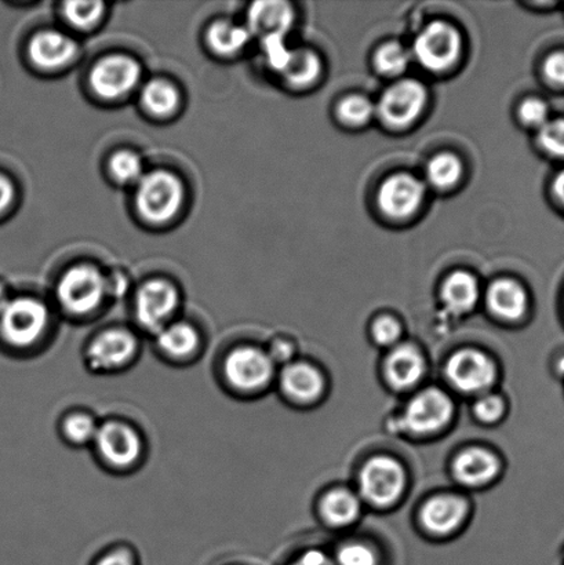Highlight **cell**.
<instances>
[{
    "label": "cell",
    "mask_w": 564,
    "mask_h": 565,
    "mask_svg": "<svg viewBox=\"0 0 564 565\" xmlns=\"http://www.w3.org/2000/svg\"><path fill=\"white\" fill-rule=\"evenodd\" d=\"M55 294L66 313L83 318L102 307L107 298L105 276L91 265H77L61 276Z\"/></svg>",
    "instance_id": "cell-3"
},
{
    "label": "cell",
    "mask_w": 564,
    "mask_h": 565,
    "mask_svg": "<svg viewBox=\"0 0 564 565\" xmlns=\"http://www.w3.org/2000/svg\"><path fill=\"white\" fill-rule=\"evenodd\" d=\"M425 186L411 174H395L383 182L379 191V206L392 218H407L422 206Z\"/></svg>",
    "instance_id": "cell-12"
},
{
    "label": "cell",
    "mask_w": 564,
    "mask_h": 565,
    "mask_svg": "<svg viewBox=\"0 0 564 565\" xmlns=\"http://www.w3.org/2000/svg\"><path fill=\"white\" fill-rule=\"evenodd\" d=\"M103 13L104 4L102 2H68L64 4L65 19L81 30H87L97 24Z\"/></svg>",
    "instance_id": "cell-32"
},
{
    "label": "cell",
    "mask_w": 564,
    "mask_h": 565,
    "mask_svg": "<svg viewBox=\"0 0 564 565\" xmlns=\"http://www.w3.org/2000/svg\"><path fill=\"white\" fill-rule=\"evenodd\" d=\"M141 79V66L127 55H108L99 60L91 72V86L98 97L116 99L125 97Z\"/></svg>",
    "instance_id": "cell-9"
},
{
    "label": "cell",
    "mask_w": 564,
    "mask_h": 565,
    "mask_svg": "<svg viewBox=\"0 0 564 565\" xmlns=\"http://www.w3.org/2000/svg\"><path fill=\"white\" fill-rule=\"evenodd\" d=\"M401 335V326L394 319L383 318L374 324V338L381 345L394 343Z\"/></svg>",
    "instance_id": "cell-40"
},
{
    "label": "cell",
    "mask_w": 564,
    "mask_h": 565,
    "mask_svg": "<svg viewBox=\"0 0 564 565\" xmlns=\"http://www.w3.org/2000/svg\"><path fill=\"white\" fill-rule=\"evenodd\" d=\"M462 39L455 26L436 21L425 26L414 41V57L429 71L449 68L460 57Z\"/></svg>",
    "instance_id": "cell-8"
},
{
    "label": "cell",
    "mask_w": 564,
    "mask_h": 565,
    "mask_svg": "<svg viewBox=\"0 0 564 565\" xmlns=\"http://www.w3.org/2000/svg\"><path fill=\"white\" fill-rule=\"evenodd\" d=\"M499 461L488 451L468 450L460 454L455 462V475L467 486L488 483L499 472Z\"/></svg>",
    "instance_id": "cell-21"
},
{
    "label": "cell",
    "mask_w": 564,
    "mask_h": 565,
    "mask_svg": "<svg viewBox=\"0 0 564 565\" xmlns=\"http://www.w3.org/2000/svg\"><path fill=\"white\" fill-rule=\"evenodd\" d=\"M109 171L116 181L125 185L138 184L146 175L141 158L131 151L115 153L109 160Z\"/></svg>",
    "instance_id": "cell-30"
},
{
    "label": "cell",
    "mask_w": 564,
    "mask_h": 565,
    "mask_svg": "<svg viewBox=\"0 0 564 565\" xmlns=\"http://www.w3.org/2000/svg\"><path fill=\"white\" fill-rule=\"evenodd\" d=\"M180 307V294L169 281L151 280L140 287L135 299V316L138 326L149 334H157L174 321Z\"/></svg>",
    "instance_id": "cell-7"
},
{
    "label": "cell",
    "mask_w": 564,
    "mask_h": 565,
    "mask_svg": "<svg viewBox=\"0 0 564 565\" xmlns=\"http://www.w3.org/2000/svg\"><path fill=\"white\" fill-rule=\"evenodd\" d=\"M320 71L322 65L317 54L309 50H296L290 53L289 60L280 72L291 85L308 86L318 79Z\"/></svg>",
    "instance_id": "cell-27"
},
{
    "label": "cell",
    "mask_w": 564,
    "mask_h": 565,
    "mask_svg": "<svg viewBox=\"0 0 564 565\" xmlns=\"http://www.w3.org/2000/svg\"><path fill=\"white\" fill-rule=\"evenodd\" d=\"M539 143L552 157L564 158V119L546 121L539 131Z\"/></svg>",
    "instance_id": "cell-34"
},
{
    "label": "cell",
    "mask_w": 564,
    "mask_h": 565,
    "mask_svg": "<svg viewBox=\"0 0 564 565\" xmlns=\"http://www.w3.org/2000/svg\"><path fill=\"white\" fill-rule=\"evenodd\" d=\"M488 301L490 309L506 320L522 318L528 308L526 291L510 279L496 280L489 288Z\"/></svg>",
    "instance_id": "cell-19"
},
{
    "label": "cell",
    "mask_w": 564,
    "mask_h": 565,
    "mask_svg": "<svg viewBox=\"0 0 564 565\" xmlns=\"http://www.w3.org/2000/svg\"><path fill=\"white\" fill-rule=\"evenodd\" d=\"M427 103V90L417 81H401L386 88L381 96L379 114L386 124L403 127L422 115Z\"/></svg>",
    "instance_id": "cell-10"
},
{
    "label": "cell",
    "mask_w": 564,
    "mask_h": 565,
    "mask_svg": "<svg viewBox=\"0 0 564 565\" xmlns=\"http://www.w3.org/2000/svg\"><path fill=\"white\" fill-rule=\"evenodd\" d=\"M554 193L557 198V201H560L564 206V170H562L561 173L556 175L554 181Z\"/></svg>",
    "instance_id": "cell-46"
},
{
    "label": "cell",
    "mask_w": 564,
    "mask_h": 565,
    "mask_svg": "<svg viewBox=\"0 0 564 565\" xmlns=\"http://www.w3.org/2000/svg\"><path fill=\"white\" fill-rule=\"evenodd\" d=\"M267 353L274 364L284 363L291 358L292 349L287 342L276 341Z\"/></svg>",
    "instance_id": "cell-43"
},
{
    "label": "cell",
    "mask_w": 564,
    "mask_h": 565,
    "mask_svg": "<svg viewBox=\"0 0 564 565\" xmlns=\"http://www.w3.org/2000/svg\"><path fill=\"white\" fill-rule=\"evenodd\" d=\"M99 423L94 415L86 412H74L61 420V435L68 445L74 447L93 446Z\"/></svg>",
    "instance_id": "cell-26"
},
{
    "label": "cell",
    "mask_w": 564,
    "mask_h": 565,
    "mask_svg": "<svg viewBox=\"0 0 564 565\" xmlns=\"http://www.w3.org/2000/svg\"><path fill=\"white\" fill-rule=\"evenodd\" d=\"M466 502L456 497H438L424 507L422 520L425 527L436 534H446L460 525L466 516Z\"/></svg>",
    "instance_id": "cell-18"
},
{
    "label": "cell",
    "mask_w": 564,
    "mask_h": 565,
    "mask_svg": "<svg viewBox=\"0 0 564 565\" xmlns=\"http://www.w3.org/2000/svg\"><path fill=\"white\" fill-rule=\"evenodd\" d=\"M479 297L478 281L467 273H455L446 279L441 287V301L453 315L469 312Z\"/></svg>",
    "instance_id": "cell-22"
},
{
    "label": "cell",
    "mask_w": 564,
    "mask_h": 565,
    "mask_svg": "<svg viewBox=\"0 0 564 565\" xmlns=\"http://www.w3.org/2000/svg\"><path fill=\"white\" fill-rule=\"evenodd\" d=\"M105 288H107V297H121L127 290V279L125 275L114 274L110 278L105 276Z\"/></svg>",
    "instance_id": "cell-42"
},
{
    "label": "cell",
    "mask_w": 564,
    "mask_h": 565,
    "mask_svg": "<svg viewBox=\"0 0 564 565\" xmlns=\"http://www.w3.org/2000/svg\"><path fill=\"white\" fill-rule=\"evenodd\" d=\"M281 390L287 396L300 402L317 398L323 390L322 376L308 364H289L281 371Z\"/></svg>",
    "instance_id": "cell-20"
},
{
    "label": "cell",
    "mask_w": 564,
    "mask_h": 565,
    "mask_svg": "<svg viewBox=\"0 0 564 565\" xmlns=\"http://www.w3.org/2000/svg\"><path fill=\"white\" fill-rule=\"evenodd\" d=\"M358 513V498L344 490L330 492L322 502L323 518L333 525L350 524L357 519Z\"/></svg>",
    "instance_id": "cell-28"
},
{
    "label": "cell",
    "mask_w": 564,
    "mask_h": 565,
    "mask_svg": "<svg viewBox=\"0 0 564 565\" xmlns=\"http://www.w3.org/2000/svg\"><path fill=\"white\" fill-rule=\"evenodd\" d=\"M153 337L158 351L174 362H185L201 351V332L187 321H171Z\"/></svg>",
    "instance_id": "cell-16"
},
{
    "label": "cell",
    "mask_w": 564,
    "mask_h": 565,
    "mask_svg": "<svg viewBox=\"0 0 564 565\" xmlns=\"http://www.w3.org/2000/svg\"><path fill=\"white\" fill-rule=\"evenodd\" d=\"M275 364L263 349L245 345L232 349L223 362V375L232 390L252 393L263 390L274 376Z\"/></svg>",
    "instance_id": "cell-6"
},
{
    "label": "cell",
    "mask_w": 564,
    "mask_h": 565,
    "mask_svg": "<svg viewBox=\"0 0 564 565\" xmlns=\"http://www.w3.org/2000/svg\"><path fill=\"white\" fill-rule=\"evenodd\" d=\"M180 96L177 88L168 81L153 79L143 86L141 92L142 107L157 116L173 113L179 107Z\"/></svg>",
    "instance_id": "cell-25"
},
{
    "label": "cell",
    "mask_w": 564,
    "mask_h": 565,
    "mask_svg": "<svg viewBox=\"0 0 564 565\" xmlns=\"http://www.w3.org/2000/svg\"><path fill=\"white\" fill-rule=\"evenodd\" d=\"M405 484L401 465L386 457L373 458L361 473V490L374 505L386 507L397 500Z\"/></svg>",
    "instance_id": "cell-11"
},
{
    "label": "cell",
    "mask_w": 564,
    "mask_h": 565,
    "mask_svg": "<svg viewBox=\"0 0 564 565\" xmlns=\"http://www.w3.org/2000/svg\"><path fill=\"white\" fill-rule=\"evenodd\" d=\"M446 374L458 390L475 393L486 390L496 379V369L485 354L462 351L447 363Z\"/></svg>",
    "instance_id": "cell-14"
},
{
    "label": "cell",
    "mask_w": 564,
    "mask_h": 565,
    "mask_svg": "<svg viewBox=\"0 0 564 565\" xmlns=\"http://www.w3.org/2000/svg\"><path fill=\"white\" fill-rule=\"evenodd\" d=\"M140 352L135 332L114 327L98 332L85 351V364L93 374H113L129 367Z\"/></svg>",
    "instance_id": "cell-4"
},
{
    "label": "cell",
    "mask_w": 564,
    "mask_h": 565,
    "mask_svg": "<svg viewBox=\"0 0 564 565\" xmlns=\"http://www.w3.org/2000/svg\"><path fill=\"white\" fill-rule=\"evenodd\" d=\"M49 320V309L39 299L13 298L0 312V334L13 348H31L42 340Z\"/></svg>",
    "instance_id": "cell-2"
},
{
    "label": "cell",
    "mask_w": 564,
    "mask_h": 565,
    "mask_svg": "<svg viewBox=\"0 0 564 565\" xmlns=\"http://www.w3.org/2000/svg\"><path fill=\"white\" fill-rule=\"evenodd\" d=\"M92 565H140V563H138L135 552L119 546L104 552Z\"/></svg>",
    "instance_id": "cell-39"
},
{
    "label": "cell",
    "mask_w": 564,
    "mask_h": 565,
    "mask_svg": "<svg viewBox=\"0 0 564 565\" xmlns=\"http://www.w3.org/2000/svg\"><path fill=\"white\" fill-rule=\"evenodd\" d=\"M451 414L449 396L438 390H427L408 404L403 423L416 434H429L449 423Z\"/></svg>",
    "instance_id": "cell-13"
},
{
    "label": "cell",
    "mask_w": 564,
    "mask_h": 565,
    "mask_svg": "<svg viewBox=\"0 0 564 565\" xmlns=\"http://www.w3.org/2000/svg\"><path fill=\"white\" fill-rule=\"evenodd\" d=\"M93 447L99 461L116 470L135 467L143 456V440L140 431L121 419H107L99 423Z\"/></svg>",
    "instance_id": "cell-5"
},
{
    "label": "cell",
    "mask_w": 564,
    "mask_h": 565,
    "mask_svg": "<svg viewBox=\"0 0 564 565\" xmlns=\"http://www.w3.org/2000/svg\"><path fill=\"white\" fill-rule=\"evenodd\" d=\"M424 370L423 359L416 349L407 345L396 348L386 360V376L392 385L405 390L417 384Z\"/></svg>",
    "instance_id": "cell-23"
},
{
    "label": "cell",
    "mask_w": 564,
    "mask_h": 565,
    "mask_svg": "<svg viewBox=\"0 0 564 565\" xmlns=\"http://www.w3.org/2000/svg\"><path fill=\"white\" fill-rule=\"evenodd\" d=\"M461 160L451 153H440L427 166V179L436 188H449L457 184L462 175Z\"/></svg>",
    "instance_id": "cell-29"
},
{
    "label": "cell",
    "mask_w": 564,
    "mask_h": 565,
    "mask_svg": "<svg viewBox=\"0 0 564 565\" xmlns=\"http://www.w3.org/2000/svg\"><path fill=\"white\" fill-rule=\"evenodd\" d=\"M264 49L269 65L279 72L284 70L291 53L290 50L285 46L284 36L264 39Z\"/></svg>",
    "instance_id": "cell-37"
},
{
    "label": "cell",
    "mask_w": 564,
    "mask_h": 565,
    "mask_svg": "<svg viewBox=\"0 0 564 565\" xmlns=\"http://www.w3.org/2000/svg\"><path fill=\"white\" fill-rule=\"evenodd\" d=\"M10 301V298L8 296V292H6L4 288L0 286V312L6 308V305H8Z\"/></svg>",
    "instance_id": "cell-47"
},
{
    "label": "cell",
    "mask_w": 564,
    "mask_h": 565,
    "mask_svg": "<svg viewBox=\"0 0 564 565\" xmlns=\"http://www.w3.org/2000/svg\"><path fill=\"white\" fill-rule=\"evenodd\" d=\"M251 36L247 28L234 25L228 21H217L209 28L207 42L215 53L231 55L241 52L251 41Z\"/></svg>",
    "instance_id": "cell-24"
},
{
    "label": "cell",
    "mask_w": 564,
    "mask_h": 565,
    "mask_svg": "<svg viewBox=\"0 0 564 565\" xmlns=\"http://www.w3.org/2000/svg\"><path fill=\"white\" fill-rule=\"evenodd\" d=\"M408 63H411V54L400 43H386L375 54V65L384 75H401L407 70Z\"/></svg>",
    "instance_id": "cell-31"
},
{
    "label": "cell",
    "mask_w": 564,
    "mask_h": 565,
    "mask_svg": "<svg viewBox=\"0 0 564 565\" xmlns=\"http://www.w3.org/2000/svg\"><path fill=\"white\" fill-rule=\"evenodd\" d=\"M289 565H333L329 561V557L324 555V553L319 551H309L304 553L300 558H297L295 563Z\"/></svg>",
    "instance_id": "cell-44"
},
{
    "label": "cell",
    "mask_w": 564,
    "mask_h": 565,
    "mask_svg": "<svg viewBox=\"0 0 564 565\" xmlns=\"http://www.w3.org/2000/svg\"><path fill=\"white\" fill-rule=\"evenodd\" d=\"M519 116L524 125L541 129L550 120V108L543 99L529 98L519 108Z\"/></svg>",
    "instance_id": "cell-35"
},
{
    "label": "cell",
    "mask_w": 564,
    "mask_h": 565,
    "mask_svg": "<svg viewBox=\"0 0 564 565\" xmlns=\"http://www.w3.org/2000/svg\"><path fill=\"white\" fill-rule=\"evenodd\" d=\"M337 562L339 565H377L373 551L362 544L341 547L337 555Z\"/></svg>",
    "instance_id": "cell-36"
},
{
    "label": "cell",
    "mask_w": 564,
    "mask_h": 565,
    "mask_svg": "<svg viewBox=\"0 0 564 565\" xmlns=\"http://www.w3.org/2000/svg\"><path fill=\"white\" fill-rule=\"evenodd\" d=\"M292 22V10L285 2H258L248 10V28L263 39L284 36Z\"/></svg>",
    "instance_id": "cell-17"
},
{
    "label": "cell",
    "mask_w": 564,
    "mask_h": 565,
    "mask_svg": "<svg viewBox=\"0 0 564 565\" xmlns=\"http://www.w3.org/2000/svg\"><path fill=\"white\" fill-rule=\"evenodd\" d=\"M77 52L74 39L58 31H42L31 39L28 54L39 68L54 70L71 63Z\"/></svg>",
    "instance_id": "cell-15"
},
{
    "label": "cell",
    "mask_w": 564,
    "mask_h": 565,
    "mask_svg": "<svg viewBox=\"0 0 564 565\" xmlns=\"http://www.w3.org/2000/svg\"><path fill=\"white\" fill-rule=\"evenodd\" d=\"M337 113H339L340 119L348 125H364L372 119L374 107L366 97L350 96L342 99Z\"/></svg>",
    "instance_id": "cell-33"
},
{
    "label": "cell",
    "mask_w": 564,
    "mask_h": 565,
    "mask_svg": "<svg viewBox=\"0 0 564 565\" xmlns=\"http://www.w3.org/2000/svg\"><path fill=\"white\" fill-rule=\"evenodd\" d=\"M546 79L564 87V52L552 53L544 63Z\"/></svg>",
    "instance_id": "cell-41"
},
{
    "label": "cell",
    "mask_w": 564,
    "mask_h": 565,
    "mask_svg": "<svg viewBox=\"0 0 564 565\" xmlns=\"http://www.w3.org/2000/svg\"><path fill=\"white\" fill-rule=\"evenodd\" d=\"M502 412H504V404H502L501 398L497 396H485L475 404V414H477L480 420H485V423H493V420L499 419Z\"/></svg>",
    "instance_id": "cell-38"
},
{
    "label": "cell",
    "mask_w": 564,
    "mask_h": 565,
    "mask_svg": "<svg viewBox=\"0 0 564 565\" xmlns=\"http://www.w3.org/2000/svg\"><path fill=\"white\" fill-rule=\"evenodd\" d=\"M184 202V186L169 171H151L137 184L136 206L149 223L162 224L174 218Z\"/></svg>",
    "instance_id": "cell-1"
},
{
    "label": "cell",
    "mask_w": 564,
    "mask_h": 565,
    "mask_svg": "<svg viewBox=\"0 0 564 565\" xmlns=\"http://www.w3.org/2000/svg\"><path fill=\"white\" fill-rule=\"evenodd\" d=\"M14 188L4 175H0V213L4 212L13 201Z\"/></svg>",
    "instance_id": "cell-45"
}]
</instances>
